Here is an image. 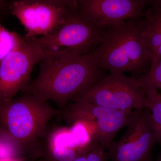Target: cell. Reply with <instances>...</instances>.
<instances>
[{"label": "cell", "mask_w": 161, "mask_h": 161, "mask_svg": "<svg viewBox=\"0 0 161 161\" xmlns=\"http://www.w3.org/2000/svg\"><path fill=\"white\" fill-rule=\"evenodd\" d=\"M39 64L38 76L21 92L41 100L54 102L60 110L73 96L106 76L89 53L70 60H45Z\"/></svg>", "instance_id": "6da1fadb"}, {"label": "cell", "mask_w": 161, "mask_h": 161, "mask_svg": "<svg viewBox=\"0 0 161 161\" xmlns=\"http://www.w3.org/2000/svg\"><path fill=\"white\" fill-rule=\"evenodd\" d=\"M60 110L32 95L23 94L0 107V132L13 143L22 158L42 155L41 141L48 132V124Z\"/></svg>", "instance_id": "7a4b0ae2"}, {"label": "cell", "mask_w": 161, "mask_h": 161, "mask_svg": "<svg viewBox=\"0 0 161 161\" xmlns=\"http://www.w3.org/2000/svg\"><path fill=\"white\" fill-rule=\"evenodd\" d=\"M138 19L104 28L100 43L89 53L98 68L110 73L128 72L136 79L150 71L152 53L141 40Z\"/></svg>", "instance_id": "3957f363"}, {"label": "cell", "mask_w": 161, "mask_h": 161, "mask_svg": "<svg viewBox=\"0 0 161 161\" xmlns=\"http://www.w3.org/2000/svg\"><path fill=\"white\" fill-rule=\"evenodd\" d=\"M103 29L95 26L78 11L71 14L48 34L24 38L41 50L43 60H68L86 54L98 45Z\"/></svg>", "instance_id": "277c9868"}, {"label": "cell", "mask_w": 161, "mask_h": 161, "mask_svg": "<svg viewBox=\"0 0 161 161\" xmlns=\"http://www.w3.org/2000/svg\"><path fill=\"white\" fill-rule=\"evenodd\" d=\"M70 101L125 112L149 109V106L146 94L136 79L123 73H110Z\"/></svg>", "instance_id": "5b68a950"}, {"label": "cell", "mask_w": 161, "mask_h": 161, "mask_svg": "<svg viewBox=\"0 0 161 161\" xmlns=\"http://www.w3.org/2000/svg\"><path fill=\"white\" fill-rule=\"evenodd\" d=\"M126 127L123 136L113 142L108 150L110 161H153V148L161 143V136L150 110H133Z\"/></svg>", "instance_id": "8992f818"}, {"label": "cell", "mask_w": 161, "mask_h": 161, "mask_svg": "<svg viewBox=\"0 0 161 161\" xmlns=\"http://www.w3.org/2000/svg\"><path fill=\"white\" fill-rule=\"evenodd\" d=\"M9 9L24 26L26 38L48 34L78 11L77 1L73 0H17L10 3Z\"/></svg>", "instance_id": "52a82bcc"}, {"label": "cell", "mask_w": 161, "mask_h": 161, "mask_svg": "<svg viewBox=\"0 0 161 161\" xmlns=\"http://www.w3.org/2000/svg\"><path fill=\"white\" fill-rule=\"evenodd\" d=\"M132 111H118L87 103L73 102L60 110L59 116L68 125L78 122L87 124L92 130L93 138L106 150L119 131L126 126Z\"/></svg>", "instance_id": "ba28073f"}, {"label": "cell", "mask_w": 161, "mask_h": 161, "mask_svg": "<svg viewBox=\"0 0 161 161\" xmlns=\"http://www.w3.org/2000/svg\"><path fill=\"white\" fill-rule=\"evenodd\" d=\"M25 40L23 45L0 61V107L22 91L30 81L34 67L44 59L41 50Z\"/></svg>", "instance_id": "9c48e42d"}, {"label": "cell", "mask_w": 161, "mask_h": 161, "mask_svg": "<svg viewBox=\"0 0 161 161\" xmlns=\"http://www.w3.org/2000/svg\"><path fill=\"white\" fill-rule=\"evenodd\" d=\"M78 11L98 28L143 16L150 0H79Z\"/></svg>", "instance_id": "30bf717a"}, {"label": "cell", "mask_w": 161, "mask_h": 161, "mask_svg": "<svg viewBox=\"0 0 161 161\" xmlns=\"http://www.w3.org/2000/svg\"><path fill=\"white\" fill-rule=\"evenodd\" d=\"M149 7L137 24L142 42L152 54L161 44V0H150Z\"/></svg>", "instance_id": "8fae6325"}, {"label": "cell", "mask_w": 161, "mask_h": 161, "mask_svg": "<svg viewBox=\"0 0 161 161\" xmlns=\"http://www.w3.org/2000/svg\"><path fill=\"white\" fill-rule=\"evenodd\" d=\"M25 42L24 37L15 32L7 30L0 23V61Z\"/></svg>", "instance_id": "7c38bea8"}, {"label": "cell", "mask_w": 161, "mask_h": 161, "mask_svg": "<svg viewBox=\"0 0 161 161\" xmlns=\"http://www.w3.org/2000/svg\"><path fill=\"white\" fill-rule=\"evenodd\" d=\"M136 80L143 91L148 89H161V59L147 74L136 78Z\"/></svg>", "instance_id": "4fadbf2b"}, {"label": "cell", "mask_w": 161, "mask_h": 161, "mask_svg": "<svg viewBox=\"0 0 161 161\" xmlns=\"http://www.w3.org/2000/svg\"><path fill=\"white\" fill-rule=\"evenodd\" d=\"M108 159L106 150L99 145L73 161H107Z\"/></svg>", "instance_id": "5bb4252c"}, {"label": "cell", "mask_w": 161, "mask_h": 161, "mask_svg": "<svg viewBox=\"0 0 161 161\" xmlns=\"http://www.w3.org/2000/svg\"><path fill=\"white\" fill-rule=\"evenodd\" d=\"M161 59V44L152 53V61H151V68L150 70L153 69Z\"/></svg>", "instance_id": "9a60e30c"}, {"label": "cell", "mask_w": 161, "mask_h": 161, "mask_svg": "<svg viewBox=\"0 0 161 161\" xmlns=\"http://www.w3.org/2000/svg\"><path fill=\"white\" fill-rule=\"evenodd\" d=\"M0 161H26L23 159H0Z\"/></svg>", "instance_id": "2e32d148"}, {"label": "cell", "mask_w": 161, "mask_h": 161, "mask_svg": "<svg viewBox=\"0 0 161 161\" xmlns=\"http://www.w3.org/2000/svg\"><path fill=\"white\" fill-rule=\"evenodd\" d=\"M155 161H161V152L160 154H159L158 157L157 158L156 160Z\"/></svg>", "instance_id": "e0dca14e"}]
</instances>
